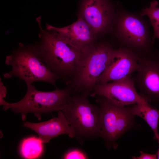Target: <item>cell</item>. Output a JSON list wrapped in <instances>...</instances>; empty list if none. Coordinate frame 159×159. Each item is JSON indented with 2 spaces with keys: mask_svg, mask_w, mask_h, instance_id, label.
Here are the masks:
<instances>
[{
  "mask_svg": "<svg viewBox=\"0 0 159 159\" xmlns=\"http://www.w3.org/2000/svg\"><path fill=\"white\" fill-rule=\"evenodd\" d=\"M39 24L41 41L34 44L38 55L66 85L76 74L83 51L55 31L48 27L43 30Z\"/></svg>",
  "mask_w": 159,
  "mask_h": 159,
  "instance_id": "1",
  "label": "cell"
},
{
  "mask_svg": "<svg viewBox=\"0 0 159 159\" xmlns=\"http://www.w3.org/2000/svg\"><path fill=\"white\" fill-rule=\"evenodd\" d=\"M86 93L72 95L62 111L76 138L82 145L84 141L100 137L101 127L99 107L92 104Z\"/></svg>",
  "mask_w": 159,
  "mask_h": 159,
  "instance_id": "2",
  "label": "cell"
},
{
  "mask_svg": "<svg viewBox=\"0 0 159 159\" xmlns=\"http://www.w3.org/2000/svg\"><path fill=\"white\" fill-rule=\"evenodd\" d=\"M115 49L108 43L95 42L83 51L75 77L66 85L72 95L86 93L90 96L98 80L111 63Z\"/></svg>",
  "mask_w": 159,
  "mask_h": 159,
  "instance_id": "3",
  "label": "cell"
},
{
  "mask_svg": "<svg viewBox=\"0 0 159 159\" xmlns=\"http://www.w3.org/2000/svg\"><path fill=\"white\" fill-rule=\"evenodd\" d=\"M5 63L11 69L3 74L4 77H18L26 85L42 81L56 87V82L59 79L39 59L34 44L25 45L20 43L11 54L6 57Z\"/></svg>",
  "mask_w": 159,
  "mask_h": 159,
  "instance_id": "4",
  "label": "cell"
},
{
  "mask_svg": "<svg viewBox=\"0 0 159 159\" xmlns=\"http://www.w3.org/2000/svg\"><path fill=\"white\" fill-rule=\"evenodd\" d=\"M26 86V92L21 100L15 103L6 102L3 105L4 111L10 109L15 113H20L23 121L29 112L40 120L44 113L62 110L72 95L71 90L67 86L62 89L57 87L53 91L45 92L37 90L32 84Z\"/></svg>",
  "mask_w": 159,
  "mask_h": 159,
  "instance_id": "5",
  "label": "cell"
},
{
  "mask_svg": "<svg viewBox=\"0 0 159 159\" xmlns=\"http://www.w3.org/2000/svg\"><path fill=\"white\" fill-rule=\"evenodd\" d=\"M94 97L99 105L101 127L100 137L109 150L116 149L117 140L133 127L135 116L127 107L117 104L108 98L97 95Z\"/></svg>",
  "mask_w": 159,
  "mask_h": 159,
  "instance_id": "6",
  "label": "cell"
},
{
  "mask_svg": "<svg viewBox=\"0 0 159 159\" xmlns=\"http://www.w3.org/2000/svg\"><path fill=\"white\" fill-rule=\"evenodd\" d=\"M117 25L122 47L131 49L139 56L153 49V42L149 37L148 27L140 18L124 13L119 17Z\"/></svg>",
  "mask_w": 159,
  "mask_h": 159,
  "instance_id": "7",
  "label": "cell"
},
{
  "mask_svg": "<svg viewBox=\"0 0 159 159\" xmlns=\"http://www.w3.org/2000/svg\"><path fill=\"white\" fill-rule=\"evenodd\" d=\"M134 78L139 94L147 102L159 103V52L153 49L139 56Z\"/></svg>",
  "mask_w": 159,
  "mask_h": 159,
  "instance_id": "8",
  "label": "cell"
},
{
  "mask_svg": "<svg viewBox=\"0 0 159 159\" xmlns=\"http://www.w3.org/2000/svg\"><path fill=\"white\" fill-rule=\"evenodd\" d=\"M97 95L105 97L123 106L146 101L137 92L134 79L130 76L117 81L96 84L90 96Z\"/></svg>",
  "mask_w": 159,
  "mask_h": 159,
  "instance_id": "9",
  "label": "cell"
},
{
  "mask_svg": "<svg viewBox=\"0 0 159 159\" xmlns=\"http://www.w3.org/2000/svg\"><path fill=\"white\" fill-rule=\"evenodd\" d=\"M139 58L137 54L127 48L115 49L111 63L96 83L117 81L130 76L137 70Z\"/></svg>",
  "mask_w": 159,
  "mask_h": 159,
  "instance_id": "10",
  "label": "cell"
},
{
  "mask_svg": "<svg viewBox=\"0 0 159 159\" xmlns=\"http://www.w3.org/2000/svg\"><path fill=\"white\" fill-rule=\"evenodd\" d=\"M81 17L95 34L102 32L111 22L113 6L110 0H82Z\"/></svg>",
  "mask_w": 159,
  "mask_h": 159,
  "instance_id": "11",
  "label": "cell"
},
{
  "mask_svg": "<svg viewBox=\"0 0 159 159\" xmlns=\"http://www.w3.org/2000/svg\"><path fill=\"white\" fill-rule=\"evenodd\" d=\"M23 126L35 131L43 143H47L52 138L61 135L67 134L70 138H74L69 123L61 110L58 111L57 117L39 123L26 121Z\"/></svg>",
  "mask_w": 159,
  "mask_h": 159,
  "instance_id": "12",
  "label": "cell"
},
{
  "mask_svg": "<svg viewBox=\"0 0 159 159\" xmlns=\"http://www.w3.org/2000/svg\"><path fill=\"white\" fill-rule=\"evenodd\" d=\"M46 26L57 32L83 51L95 43L96 34L80 16L76 21L62 28H57L48 24Z\"/></svg>",
  "mask_w": 159,
  "mask_h": 159,
  "instance_id": "13",
  "label": "cell"
},
{
  "mask_svg": "<svg viewBox=\"0 0 159 159\" xmlns=\"http://www.w3.org/2000/svg\"><path fill=\"white\" fill-rule=\"evenodd\" d=\"M129 107L135 116L140 117L149 125L154 133L153 138L157 141L159 140V110L151 105L147 101L138 103Z\"/></svg>",
  "mask_w": 159,
  "mask_h": 159,
  "instance_id": "14",
  "label": "cell"
},
{
  "mask_svg": "<svg viewBox=\"0 0 159 159\" xmlns=\"http://www.w3.org/2000/svg\"><path fill=\"white\" fill-rule=\"evenodd\" d=\"M43 143L39 138L34 137L24 139L20 147L22 156L26 159H35L41 154L43 150Z\"/></svg>",
  "mask_w": 159,
  "mask_h": 159,
  "instance_id": "15",
  "label": "cell"
},
{
  "mask_svg": "<svg viewBox=\"0 0 159 159\" xmlns=\"http://www.w3.org/2000/svg\"><path fill=\"white\" fill-rule=\"evenodd\" d=\"M159 3L156 0L152 1L150 6L143 9L141 15L148 16L150 20L154 30V34L159 31Z\"/></svg>",
  "mask_w": 159,
  "mask_h": 159,
  "instance_id": "16",
  "label": "cell"
},
{
  "mask_svg": "<svg viewBox=\"0 0 159 159\" xmlns=\"http://www.w3.org/2000/svg\"><path fill=\"white\" fill-rule=\"evenodd\" d=\"M63 158L65 159H88L87 154L82 150L78 148H72L69 149L64 154Z\"/></svg>",
  "mask_w": 159,
  "mask_h": 159,
  "instance_id": "17",
  "label": "cell"
},
{
  "mask_svg": "<svg viewBox=\"0 0 159 159\" xmlns=\"http://www.w3.org/2000/svg\"><path fill=\"white\" fill-rule=\"evenodd\" d=\"M7 94V89L0 78V105H3L6 102L4 99Z\"/></svg>",
  "mask_w": 159,
  "mask_h": 159,
  "instance_id": "18",
  "label": "cell"
},
{
  "mask_svg": "<svg viewBox=\"0 0 159 159\" xmlns=\"http://www.w3.org/2000/svg\"><path fill=\"white\" fill-rule=\"evenodd\" d=\"M140 155L138 156H133L132 158L133 159H156V154H151L144 153L142 151H140Z\"/></svg>",
  "mask_w": 159,
  "mask_h": 159,
  "instance_id": "19",
  "label": "cell"
},
{
  "mask_svg": "<svg viewBox=\"0 0 159 159\" xmlns=\"http://www.w3.org/2000/svg\"><path fill=\"white\" fill-rule=\"evenodd\" d=\"M156 37H158L159 39V31L154 34L153 37V40Z\"/></svg>",
  "mask_w": 159,
  "mask_h": 159,
  "instance_id": "20",
  "label": "cell"
},
{
  "mask_svg": "<svg viewBox=\"0 0 159 159\" xmlns=\"http://www.w3.org/2000/svg\"><path fill=\"white\" fill-rule=\"evenodd\" d=\"M158 148L156 152V155L157 156V159H159V140H158Z\"/></svg>",
  "mask_w": 159,
  "mask_h": 159,
  "instance_id": "21",
  "label": "cell"
}]
</instances>
